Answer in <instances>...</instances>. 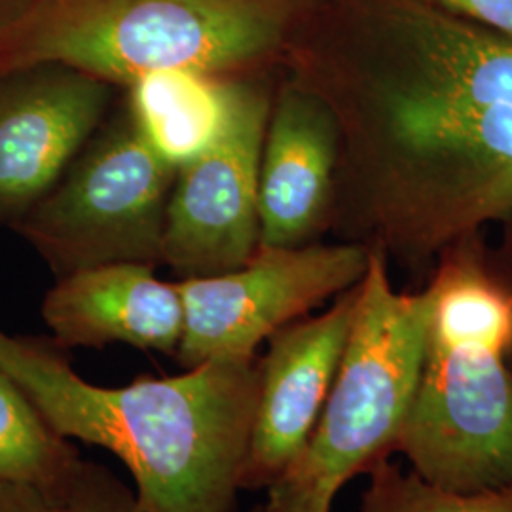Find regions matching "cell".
Returning a JSON list of instances; mask_svg holds the SVG:
<instances>
[{
	"instance_id": "obj_4",
	"label": "cell",
	"mask_w": 512,
	"mask_h": 512,
	"mask_svg": "<svg viewBox=\"0 0 512 512\" xmlns=\"http://www.w3.org/2000/svg\"><path fill=\"white\" fill-rule=\"evenodd\" d=\"M425 289V359L395 454L446 490L512 486L511 294L475 262L446 266Z\"/></svg>"
},
{
	"instance_id": "obj_9",
	"label": "cell",
	"mask_w": 512,
	"mask_h": 512,
	"mask_svg": "<svg viewBox=\"0 0 512 512\" xmlns=\"http://www.w3.org/2000/svg\"><path fill=\"white\" fill-rule=\"evenodd\" d=\"M120 93L61 63L0 67V226L14 228L52 188Z\"/></svg>"
},
{
	"instance_id": "obj_13",
	"label": "cell",
	"mask_w": 512,
	"mask_h": 512,
	"mask_svg": "<svg viewBox=\"0 0 512 512\" xmlns=\"http://www.w3.org/2000/svg\"><path fill=\"white\" fill-rule=\"evenodd\" d=\"M232 82L215 74L160 71L122 88V97L148 145L179 169L211 147L224 128Z\"/></svg>"
},
{
	"instance_id": "obj_15",
	"label": "cell",
	"mask_w": 512,
	"mask_h": 512,
	"mask_svg": "<svg viewBox=\"0 0 512 512\" xmlns=\"http://www.w3.org/2000/svg\"><path fill=\"white\" fill-rule=\"evenodd\" d=\"M359 512H512V486L456 492L435 486L389 459L368 473Z\"/></svg>"
},
{
	"instance_id": "obj_16",
	"label": "cell",
	"mask_w": 512,
	"mask_h": 512,
	"mask_svg": "<svg viewBox=\"0 0 512 512\" xmlns=\"http://www.w3.org/2000/svg\"><path fill=\"white\" fill-rule=\"evenodd\" d=\"M50 501L59 512H147L128 486L107 467L82 459Z\"/></svg>"
},
{
	"instance_id": "obj_20",
	"label": "cell",
	"mask_w": 512,
	"mask_h": 512,
	"mask_svg": "<svg viewBox=\"0 0 512 512\" xmlns=\"http://www.w3.org/2000/svg\"><path fill=\"white\" fill-rule=\"evenodd\" d=\"M501 224L505 226L503 238L492 253L488 251V262L495 277L512 298V213Z\"/></svg>"
},
{
	"instance_id": "obj_5",
	"label": "cell",
	"mask_w": 512,
	"mask_h": 512,
	"mask_svg": "<svg viewBox=\"0 0 512 512\" xmlns=\"http://www.w3.org/2000/svg\"><path fill=\"white\" fill-rule=\"evenodd\" d=\"M431 300L397 291L384 255L370 251L329 399L291 482L334 499L355 476L389 459L416 399Z\"/></svg>"
},
{
	"instance_id": "obj_21",
	"label": "cell",
	"mask_w": 512,
	"mask_h": 512,
	"mask_svg": "<svg viewBox=\"0 0 512 512\" xmlns=\"http://www.w3.org/2000/svg\"><path fill=\"white\" fill-rule=\"evenodd\" d=\"M31 0H0V35L23 14Z\"/></svg>"
},
{
	"instance_id": "obj_10",
	"label": "cell",
	"mask_w": 512,
	"mask_h": 512,
	"mask_svg": "<svg viewBox=\"0 0 512 512\" xmlns=\"http://www.w3.org/2000/svg\"><path fill=\"white\" fill-rule=\"evenodd\" d=\"M357 285L338 294L329 310L306 315L268 340L266 355L258 359V399L241 490L268 492L306 452L348 342Z\"/></svg>"
},
{
	"instance_id": "obj_6",
	"label": "cell",
	"mask_w": 512,
	"mask_h": 512,
	"mask_svg": "<svg viewBox=\"0 0 512 512\" xmlns=\"http://www.w3.org/2000/svg\"><path fill=\"white\" fill-rule=\"evenodd\" d=\"M175 175L120 93L105 122L12 230L57 277L114 262L160 266Z\"/></svg>"
},
{
	"instance_id": "obj_19",
	"label": "cell",
	"mask_w": 512,
	"mask_h": 512,
	"mask_svg": "<svg viewBox=\"0 0 512 512\" xmlns=\"http://www.w3.org/2000/svg\"><path fill=\"white\" fill-rule=\"evenodd\" d=\"M0 512H59L54 503L31 486L0 484Z\"/></svg>"
},
{
	"instance_id": "obj_18",
	"label": "cell",
	"mask_w": 512,
	"mask_h": 512,
	"mask_svg": "<svg viewBox=\"0 0 512 512\" xmlns=\"http://www.w3.org/2000/svg\"><path fill=\"white\" fill-rule=\"evenodd\" d=\"M334 499L291 482H277L253 512H330Z\"/></svg>"
},
{
	"instance_id": "obj_2",
	"label": "cell",
	"mask_w": 512,
	"mask_h": 512,
	"mask_svg": "<svg viewBox=\"0 0 512 512\" xmlns=\"http://www.w3.org/2000/svg\"><path fill=\"white\" fill-rule=\"evenodd\" d=\"M0 370L59 435L120 459L145 511H236L258 399V357L103 387L78 376L54 340L0 330Z\"/></svg>"
},
{
	"instance_id": "obj_11",
	"label": "cell",
	"mask_w": 512,
	"mask_h": 512,
	"mask_svg": "<svg viewBox=\"0 0 512 512\" xmlns=\"http://www.w3.org/2000/svg\"><path fill=\"white\" fill-rule=\"evenodd\" d=\"M338 129L325 103L283 71L258 171L260 245L302 247L330 230Z\"/></svg>"
},
{
	"instance_id": "obj_17",
	"label": "cell",
	"mask_w": 512,
	"mask_h": 512,
	"mask_svg": "<svg viewBox=\"0 0 512 512\" xmlns=\"http://www.w3.org/2000/svg\"><path fill=\"white\" fill-rule=\"evenodd\" d=\"M461 18L512 40V0H433Z\"/></svg>"
},
{
	"instance_id": "obj_8",
	"label": "cell",
	"mask_w": 512,
	"mask_h": 512,
	"mask_svg": "<svg viewBox=\"0 0 512 512\" xmlns=\"http://www.w3.org/2000/svg\"><path fill=\"white\" fill-rule=\"evenodd\" d=\"M281 71L234 78L224 128L177 169L162 264L179 279L236 270L260 247V154Z\"/></svg>"
},
{
	"instance_id": "obj_1",
	"label": "cell",
	"mask_w": 512,
	"mask_h": 512,
	"mask_svg": "<svg viewBox=\"0 0 512 512\" xmlns=\"http://www.w3.org/2000/svg\"><path fill=\"white\" fill-rule=\"evenodd\" d=\"M283 74L338 129L330 234L425 270L512 213V40L433 0H310Z\"/></svg>"
},
{
	"instance_id": "obj_14",
	"label": "cell",
	"mask_w": 512,
	"mask_h": 512,
	"mask_svg": "<svg viewBox=\"0 0 512 512\" xmlns=\"http://www.w3.org/2000/svg\"><path fill=\"white\" fill-rule=\"evenodd\" d=\"M80 461L73 440L59 435L19 385L0 370V484L31 486L50 499Z\"/></svg>"
},
{
	"instance_id": "obj_7",
	"label": "cell",
	"mask_w": 512,
	"mask_h": 512,
	"mask_svg": "<svg viewBox=\"0 0 512 512\" xmlns=\"http://www.w3.org/2000/svg\"><path fill=\"white\" fill-rule=\"evenodd\" d=\"M370 251L357 243L264 247L236 270L179 279L183 338L175 359L183 368L217 359H251L277 330L355 287Z\"/></svg>"
},
{
	"instance_id": "obj_3",
	"label": "cell",
	"mask_w": 512,
	"mask_h": 512,
	"mask_svg": "<svg viewBox=\"0 0 512 512\" xmlns=\"http://www.w3.org/2000/svg\"><path fill=\"white\" fill-rule=\"evenodd\" d=\"M310 0H31L0 67L61 63L116 88L160 71L238 78L283 69Z\"/></svg>"
},
{
	"instance_id": "obj_12",
	"label": "cell",
	"mask_w": 512,
	"mask_h": 512,
	"mask_svg": "<svg viewBox=\"0 0 512 512\" xmlns=\"http://www.w3.org/2000/svg\"><path fill=\"white\" fill-rule=\"evenodd\" d=\"M152 264L114 262L57 277L42 300V319L61 349L131 348L177 353L184 308L177 281L165 283Z\"/></svg>"
}]
</instances>
